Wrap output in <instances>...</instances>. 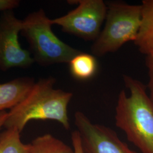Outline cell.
Listing matches in <instances>:
<instances>
[{
  "label": "cell",
  "mask_w": 153,
  "mask_h": 153,
  "mask_svg": "<svg viewBox=\"0 0 153 153\" xmlns=\"http://www.w3.org/2000/svg\"><path fill=\"white\" fill-rule=\"evenodd\" d=\"M123 81L115 109V124L142 153H153V103L142 82L128 75Z\"/></svg>",
  "instance_id": "cell-1"
},
{
  "label": "cell",
  "mask_w": 153,
  "mask_h": 153,
  "mask_svg": "<svg viewBox=\"0 0 153 153\" xmlns=\"http://www.w3.org/2000/svg\"><path fill=\"white\" fill-rule=\"evenodd\" d=\"M69 64L71 76L78 80L85 81L91 78L98 69L95 56L82 52L73 58Z\"/></svg>",
  "instance_id": "cell-10"
},
{
  "label": "cell",
  "mask_w": 153,
  "mask_h": 153,
  "mask_svg": "<svg viewBox=\"0 0 153 153\" xmlns=\"http://www.w3.org/2000/svg\"><path fill=\"white\" fill-rule=\"evenodd\" d=\"M35 82L30 77H20L0 83V112L11 109L25 98Z\"/></svg>",
  "instance_id": "cell-8"
},
{
  "label": "cell",
  "mask_w": 153,
  "mask_h": 153,
  "mask_svg": "<svg viewBox=\"0 0 153 153\" xmlns=\"http://www.w3.org/2000/svg\"><path fill=\"white\" fill-rule=\"evenodd\" d=\"M104 27L91 47L93 55L102 57L117 51L128 42L136 40L141 23V6L121 1L107 4Z\"/></svg>",
  "instance_id": "cell-4"
},
{
  "label": "cell",
  "mask_w": 153,
  "mask_h": 153,
  "mask_svg": "<svg viewBox=\"0 0 153 153\" xmlns=\"http://www.w3.org/2000/svg\"><path fill=\"white\" fill-rule=\"evenodd\" d=\"M146 66L148 69L149 95L153 103V53L146 56Z\"/></svg>",
  "instance_id": "cell-13"
},
{
  "label": "cell",
  "mask_w": 153,
  "mask_h": 153,
  "mask_svg": "<svg viewBox=\"0 0 153 153\" xmlns=\"http://www.w3.org/2000/svg\"><path fill=\"white\" fill-rule=\"evenodd\" d=\"M20 4L18 0H0V13L7 10H13Z\"/></svg>",
  "instance_id": "cell-15"
},
{
  "label": "cell",
  "mask_w": 153,
  "mask_h": 153,
  "mask_svg": "<svg viewBox=\"0 0 153 153\" xmlns=\"http://www.w3.org/2000/svg\"><path fill=\"white\" fill-rule=\"evenodd\" d=\"M141 23L134 42L139 51L148 56L153 53V0H143Z\"/></svg>",
  "instance_id": "cell-9"
},
{
  "label": "cell",
  "mask_w": 153,
  "mask_h": 153,
  "mask_svg": "<svg viewBox=\"0 0 153 153\" xmlns=\"http://www.w3.org/2000/svg\"><path fill=\"white\" fill-rule=\"evenodd\" d=\"M7 115L8 112H6L5 111L0 112V129L4 126L6 119L7 117Z\"/></svg>",
  "instance_id": "cell-16"
},
{
  "label": "cell",
  "mask_w": 153,
  "mask_h": 153,
  "mask_svg": "<svg viewBox=\"0 0 153 153\" xmlns=\"http://www.w3.org/2000/svg\"><path fill=\"white\" fill-rule=\"evenodd\" d=\"M30 143H23L16 129H6L0 134V153H30Z\"/></svg>",
  "instance_id": "cell-12"
},
{
  "label": "cell",
  "mask_w": 153,
  "mask_h": 153,
  "mask_svg": "<svg viewBox=\"0 0 153 153\" xmlns=\"http://www.w3.org/2000/svg\"><path fill=\"white\" fill-rule=\"evenodd\" d=\"M52 25L42 9L31 13L22 20L21 34L27 41L34 62L39 65L69 64L81 52L61 40L53 32Z\"/></svg>",
  "instance_id": "cell-3"
},
{
  "label": "cell",
  "mask_w": 153,
  "mask_h": 153,
  "mask_svg": "<svg viewBox=\"0 0 153 153\" xmlns=\"http://www.w3.org/2000/svg\"><path fill=\"white\" fill-rule=\"evenodd\" d=\"M77 4L74 10L63 16L51 19L53 25L61 28L64 33L87 41L98 38L107 15V6L103 0H72Z\"/></svg>",
  "instance_id": "cell-5"
},
{
  "label": "cell",
  "mask_w": 153,
  "mask_h": 153,
  "mask_svg": "<svg viewBox=\"0 0 153 153\" xmlns=\"http://www.w3.org/2000/svg\"><path fill=\"white\" fill-rule=\"evenodd\" d=\"M22 20L13 10L0 13V69L27 68L35 62L30 51L23 49L19 42Z\"/></svg>",
  "instance_id": "cell-6"
},
{
  "label": "cell",
  "mask_w": 153,
  "mask_h": 153,
  "mask_svg": "<svg viewBox=\"0 0 153 153\" xmlns=\"http://www.w3.org/2000/svg\"><path fill=\"white\" fill-rule=\"evenodd\" d=\"M30 145V153H74L73 148L51 134L39 136Z\"/></svg>",
  "instance_id": "cell-11"
},
{
  "label": "cell",
  "mask_w": 153,
  "mask_h": 153,
  "mask_svg": "<svg viewBox=\"0 0 153 153\" xmlns=\"http://www.w3.org/2000/svg\"><path fill=\"white\" fill-rule=\"evenodd\" d=\"M84 153H137L108 126L93 123L81 111L74 114Z\"/></svg>",
  "instance_id": "cell-7"
},
{
  "label": "cell",
  "mask_w": 153,
  "mask_h": 153,
  "mask_svg": "<svg viewBox=\"0 0 153 153\" xmlns=\"http://www.w3.org/2000/svg\"><path fill=\"white\" fill-rule=\"evenodd\" d=\"M53 76L41 78L35 82L27 97L8 112L4 126L19 133L31 120L56 121L66 129L71 125L68 107L73 93L55 89Z\"/></svg>",
  "instance_id": "cell-2"
},
{
  "label": "cell",
  "mask_w": 153,
  "mask_h": 153,
  "mask_svg": "<svg viewBox=\"0 0 153 153\" xmlns=\"http://www.w3.org/2000/svg\"><path fill=\"white\" fill-rule=\"evenodd\" d=\"M71 142L74 153H84L82 148V142L79 132L74 131L71 133Z\"/></svg>",
  "instance_id": "cell-14"
}]
</instances>
